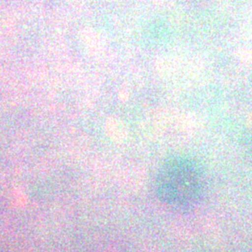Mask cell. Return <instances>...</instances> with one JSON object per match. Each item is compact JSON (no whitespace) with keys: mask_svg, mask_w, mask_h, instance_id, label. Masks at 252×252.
<instances>
[{"mask_svg":"<svg viewBox=\"0 0 252 252\" xmlns=\"http://www.w3.org/2000/svg\"><path fill=\"white\" fill-rule=\"evenodd\" d=\"M155 189L159 200L168 207L179 209L194 207L205 190L203 171L189 158L174 157L161 167Z\"/></svg>","mask_w":252,"mask_h":252,"instance_id":"cell-1","label":"cell"}]
</instances>
